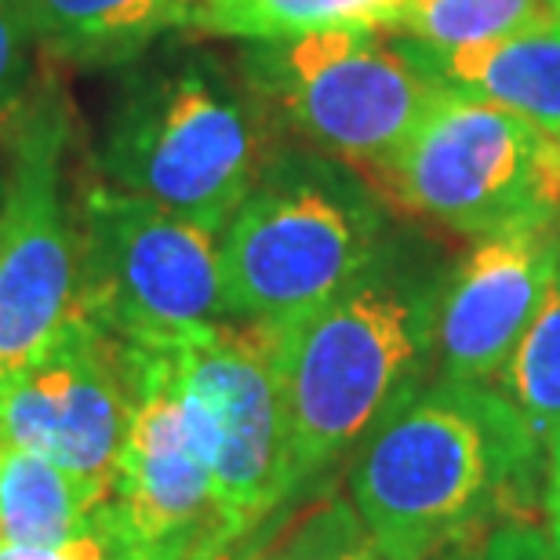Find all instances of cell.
Listing matches in <instances>:
<instances>
[{
	"instance_id": "cell-1",
	"label": "cell",
	"mask_w": 560,
	"mask_h": 560,
	"mask_svg": "<svg viewBox=\"0 0 560 560\" xmlns=\"http://www.w3.org/2000/svg\"><path fill=\"white\" fill-rule=\"evenodd\" d=\"M444 273L436 252L394 230L339 295L280 328L291 499L317 488L425 386Z\"/></svg>"
},
{
	"instance_id": "cell-2",
	"label": "cell",
	"mask_w": 560,
	"mask_h": 560,
	"mask_svg": "<svg viewBox=\"0 0 560 560\" xmlns=\"http://www.w3.org/2000/svg\"><path fill=\"white\" fill-rule=\"evenodd\" d=\"M542 444L499 389L425 383L353 452L350 502L386 560H436L524 521Z\"/></svg>"
},
{
	"instance_id": "cell-3",
	"label": "cell",
	"mask_w": 560,
	"mask_h": 560,
	"mask_svg": "<svg viewBox=\"0 0 560 560\" xmlns=\"http://www.w3.org/2000/svg\"><path fill=\"white\" fill-rule=\"evenodd\" d=\"M280 145L284 136L237 62L156 44L120 70L92 167L109 186L222 233Z\"/></svg>"
},
{
	"instance_id": "cell-4",
	"label": "cell",
	"mask_w": 560,
	"mask_h": 560,
	"mask_svg": "<svg viewBox=\"0 0 560 560\" xmlns=\"http://www.w3.org/2000/svg\"><path fill=\"white\" fill-rule=\"evenodd\" d=\"M394 237L386 197L353 164L284 142L219 233L233 320L291 328Z\"/></svg>"
},
{
	"instance_id": "cell-5",
	"label": "cell",
	"mask_w": 560,
	"mask_h": 560,
	"mask_svg": "<svg viewBox=\"0 0 560 560\" xmlns=\"http://www.w3.org/2000/svg\"><path fill=\"white\" fill-rule=\"evenodd\" d=\"M237 66L284 142L310 145L372 178L400 150L441 84L389 26H342L255 40Z\"/></svg>"
},
{
	"instance_id": "cell-6",
	"label": "cell",
	"mask_w": 560,
	"mask_h": 560,
	"mask_svg": "<svg viewBox=\"0 0 560 560\" xmlns=\"http://www.w3.org/2000/svg\"><path fill=\"white\" fill-rule=\"evenodd\" d=\"M77 317L117 342H175L233 320L219 233L77 175Z\"/></svg>"
},
{
	"instance_id": "cell-7",
	"label": "cell",
	"mask_w": 560,
	"mask_h": 560,
	"mask_svg": "<svg viewBox=\"0 0 560 560\" xmlns=\"http://www.w3.org/2000/svg\"><path fill=\"white\" fill-rule=\"evenodd\" d=\"M73 106L48 62L0 131V375L44 350L77 306Z\"/></svg>"
},
{
	"instance_id": "cell-8",
	"label": "cell",
	"mask_w": 560,
	"mask_h": 560,
	"mask_svg": "<svg viewBox=\"0 0 560 560\" xmlns=\"http://www.w3.org/2000/svg\"><path fill=\"white\" fill-rule=\"evenodd\" d=\"M186 422L211 474L222 539L237 542L291 506V430L280 328L211 324L167 342Z\"/></svg>"
},
{
	"instance_id": "cell-9",
	"label": "cell",
	"mask_w": 560,
	"mask_h": 560,
	"mask_svg": "<svg viewBox=\"0 0 560 560\" xmlns=\"http://www.w3.org/2000/svg\"><path fill=\"white\" fill-rule=\"evenodd\" d=\"M372 186L386 205L477 241L560 219V145L506 109L441 88Z\"/></svg>"
},
{
	"instance_id": "cell-10",
	"label": "cell",
	"mask_w": 560,
	"mask_h": 560,
	"mask_svg": "<svg viewBox=\"0 0 560 560\" xmlns=\"http://www.w3.org/2000/svg\"><path fill=\"white\" fill-rule=\"evenodd\" d=\"M128 422L114 474V506L136 560H205L226 539L211 474L189 433L167 342H120Z\"/></svg>"
},
{
	"instance_id": "cell-11",
	"label": "cell",
	"mask_w": 560,
	"mask_h": 560,
	"mask_svg": "<svg viewBox=\"0 0 560 560\" xmlns=\"http://www.w3.org/2000/svg\"><path fill=\"white\" fill-rule=\"evenodd\" d=\"M128 422L120 342L73 317L55 339L0 375V447L44 455L114 491Z\"/></svg>"
},
{
	"instance_id": "cell-12",
	"label": "cell",
	"mask_w": 560,
	"mask_h": 560,
	"mask_svg": "<svg viewBox=\"0 0 560 560\" xmlns=\"http://www.w3.org/2000/svg\"><path fill=\"white\" fill-rule=\"evenodd\" d=\"M560 259V219L477 237L447 266L436 299L433 368L447 383H495L542 306Z\"/></svg>"
},
{
	"instance_id": "cell-13",
	"label": "cell",
	"mask_w": 560,
	"mask_h": 560,
	"mask_svg": "<svg viewBox=\"0 0 560 560\" xmlns=\"http://www.w3.org/2000/svg\"><path fill=\"white\" fill-rule=\"evenodd\" d=\"M411 59L433 84L480 98L560 145V15L542 11L528 26L458 48L411 40Z\"/></svg>"
},
{
	"instance_id": "cell-14",
	"label": "cell",
	"mask_w": 560,
	"mask_h": 560,
	"mask_svg": "<svg viewBox=\"0 0 560 560\" xmlns=\"http://www.w3.org/2000/svg\"><path fill=\"white\" fill-rule=\"evenodd\" d=\"M37 51L51 66L128 70L167 30L186 22V0H19Z\"/></svg>"
},
{
	"instance_id": "cell-15",
	"label": "cell",
	"mask_w": 560,
	"mask_h": 560,
	"mask_svg": "<svg viewBox=\"0 0 560 560\" xmlns=\"http://www.w3.org/2000/svg\"><path fill=\"white\" fill-rule=\"evenodd\" d=\"M109 488L70 474L59 463L19 447H0V542L4 546H66L103 517Z\"/></svg>"
},
{
	"instance_id": "cell-16",
	"label": "cell",
	"mask_w": 560,
	"mask_h": 560,
	"mask_svg": "<svg viewBox=\"0 0 560 560\" xmlns=\"http://www.w3.org/2000/svg\"><path fill=\"white\" fill-rule=\"evenodd\" d=\"M405 0H215L189 4L186 30L226 40H280L342 26H397Z\"/></svg>"
},
{
	"instance_id": "cell-17",
	"label": "cell",
	"mask_w": 560,
	"mask_h": 560,
	"mask_svg": "<svg viewBox=\"0 0 560 560\" xmlns=\"http://www.w3.org/2000/svg\"><path fill=\"white\" fill-rule=\"evenodd\" d=\"M499 394L521 411L535 441L550 455L560 444V259L539 313L499 372Z\"/></svg>"
},
{
	"instance_id": "cell-18",
	"label": "cell",
	"mask_w": 560,
	"mask_h": 560,
	"mask_svg": "<svg viewBox=\"0 0 560 560\" xmlns=\"http://www.w3.org/2000/svg\"><path fill=\"white\" fill-rule=\"evenodd\" d=\"M546 11L542 0H405L397 33L411 40L458 48L528 26Z\"/></svg>"
},
{
	"instance_id": "cell-19",
	"label": "cell",
	"mask_w": 560,
	"mask_h": 560,
	"mask_svg": "<svg viewBox=\"0 0 560 560\" xmlns=\"http://www.w3.org/2000/svg\"><path fill=\"white\" fill-rule=\"evenodd\" d=\"M262 560H386L353 502L328 495L284 517Z\"/></svg>"
},
{
	"instance_id": "cell-20",
	"label": "cell",
	"mask_w": 560,
	"mask_h": 560,
	"mask_svg": "<svg viewBox=\"0 0 560 560\" xmlns=\"http://www.w3.org/2000/svg\"><path fill=\"white\" fill-rule=\"evenodd\" d=\"M33 55H37V40L30 33L26 11L19 0H0V125L15 114L37 77Z\"/></svg>"
},
{
	"instance_id": "cell-21",
	"label": "cell",
	"mask_w": 560,
	"mask_h": 560,
	"mask_svg": "<svg viewBox=\"0 0 560 560\" xmlns=\"http://www.w3.org/2000/svg\"><path fill=\"white\" fill-rule=\"evenodd\" d=\"M0 560H136L125 528H120L114 499L106 502L103 517L95 521L92 532L66 546H44V550H30V546H4L0 542Z\"/></svg>"
},
{
	"instance_id": "cell-22",
	"label": "cell",
	"mask_w": 560,
	"mask_h": 560,
	"mask_svg": "<svg viewBox=\"0 0 560 560\" xmlns=\"http://www.w3.org/2000/svg\"><path fill=\"white\" fill-rule=\"evenodd\" d=\"M477 560H560V546L550 532L532 528L528 521H510L488 535Z\"/></svg>"
},
{
	"instance_id": "cell-23",
	"label": "cell",
	"mask_w": 560,
	"mask_h": 560,
	"mask_svg": "<svg viewBox=\"0 0 560 560\" xmlns=\"http://www.w3.org/2000/svg\"><path fill=\"white\" fill-rule=\"evenodd\" d=\"M280 524H284V513L273 517L270 524H262L259 532H252V535H244V539H237V542L222 546L219 553H211L205 560H262L266 550H270V542H273V535H277Z\"/></svg>"
},
{
	"instance_id": "cell-24",
	"label": "cell",
	"mask_w": 560,
	"mask_h": 560,
	"mask_svg": "<svg viewBox=\"0 0 560 560\" xmlns=\"http://www.w3.org/2000/svg\"><path fill=\"white\" fill-rule=\"evenodd\" d=\"M542 510H546V528H550V539L560 546V444L550 447V455H546Z\"/></svg>"
},
{
	"instance_id": "cell-25",
	"label": "cell",
	"mask_w": 560,
	"mask_h": 560,
	"mask_svg": "<svg viewBox=\"0 0 560 560\" xmlns=\"http://www.w3.org/2000/svg\"><path fill=\"white\" fill-rule=\"evenodd\" d=\"M546 11H553V15H560V0H542Z\"/></svg>"
},
{
	"instance_id": "cell-26",
	"label": "cell",
	"mask_w": 560,
	"mask_h": 560,
	"mask_svg": "<svg viewBox=\"0 0 560 560\" xmlns=\"http://www.w3.org/2000/svg\"><path fill=\"white\" fill-rule=\"evenodd\" d=\"M189 4H215V0H186V8H189Z\"/></svg>"
},
{
	"instance_id": "cell-27",
	"label": "cell",
	"mask_w": 560,
	"mask_h": 560,
	"mask_svg": "<svg viewBox=\"0 0 560 560\" xmlns=\"http://www.w3.org/2000/svg\"><path fill=\"white\" fill-rule=\"evenodd\" d=\"M0 189H4V161H0Z\"/></svg>"
}]
</instances>
